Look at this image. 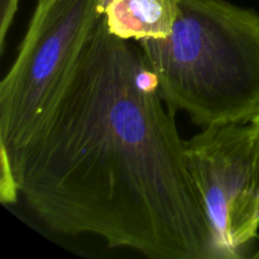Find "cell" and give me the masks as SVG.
I'll list each match as a JSON object with an SVG mask.
<instances>
[{"label":"cell","instance_id":"1","mask_svg":"<svg viewBox=\"0 0 259 259\" xmlns=\"http://www.w3.org/2000/svg\"><path fill=\"white\" fill-rule=\"evenodd\" d=\"M176 111L138 43L103 14L55 113L14 172L56 234H93L151 259H218Z\"/></svg>","mask_w":259,"mask_h":259},{"label":"cell","instance_id":"2","mask_svg":"<svg viewBox=\"0 0 259 259\" xmlns=\"http://www.w3.org/2000/svg\"><path fill=\"white\" fill-rule=\"evenodd\" d=\"M164 103L200 126L259 111V13L227 0H177L172 30L138 42Z\"/></svg>","mask_w":259,"mask_h":259},{"label":"cell","instance_id":"6","mask_svg":"<svg viewBox=\"0 0 259 259\" xmlns=\"http://www.w3.org/2000/svg\"><path fill=\"white\" fill-rule=\"evenodd\" d=\"M19 0H0V52L5 48L7 33L17 13Z\"/></svg>","mask_w":259,"mask_h":259},{"label":"cell","instance_id":"4","mask_svg":"<svg viewBox=\"0 0 259 259\" xmlns=\"http://www.w3.org/2000/svg\"><path fill=\"white\" fill-rule=\"evenodd\" d=\"M184 153L217 258L248 257L259 238V131L252 123L205 126L184 141Z\"/></svg>","mask_w":259,"mask_h":259},{"label":"cell","instance_id":"7","mask_svg":"<svg viewBox=\"0 0 259 259\" xmlns=\"http://www.w3.org/2000/svg\"><path fill=\"white\" fill-rule=\"evenodd\" d=\"M250 123H252L253 125H254L255 128H257L258 131H259V111H258V114H257V115H255L254 118H253V120L250 121Z\"/></svg>","mask_w":259,"mask_h":259},{"label":"cell","instance_id":"8","mask_svg":"<svg viewBox=\"0 0 259 259\" xmlns=\"http://www.w3.org/2000/svg\"><path fill=\"white\" fill-rule=\"evenodd\" d=\"M252 258H254V259H259V240H258V245H257V247H255V252L253 253Z\"/></svg>","mask_w":259,"mask_h":259},{"label":"cell","instance_id":"5","mask_svg":"<svg viewBox=\"0 0 259 259\" xmlns=\"http://www.w3.org/2000/svg\"><path fill=\"white\" fill-rule=\"evenodd\" d=\"M98 5L111 34L137 43L168 35L177 15V0H98Z\"/></svg>","mask_w":259,"mask_h":259},{"label":"cell","instance_id":"3","mask_svg":"<svg viewBox=\"0 0 259 259\" xmlns=\"http://www.w3.org/2000/svg\"><path fill=\"white\" fill-rule=\"evenodd\" d=\"M100 17L98 0H37L0 83V154L13 175L55 113Z\"/></svg>","mask_w":259,"mask_h":259}]
</instances>
